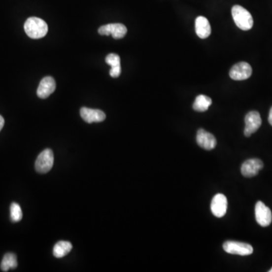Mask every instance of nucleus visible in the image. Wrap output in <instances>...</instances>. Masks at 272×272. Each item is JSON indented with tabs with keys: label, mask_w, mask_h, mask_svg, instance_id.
<instances>
[{
	"label": "nucleus",
	"mask_w": 272,
	"mask_h": 272,
	"mask_svg": "<svg viewBox=\"0 0 272 272\" xmlns=\"http://www.w3.org/2000/svg\"><path fill=\"white\" fill-rule=\"evenodd\" d=\"M47 24L41 18L31 17L27 20L25 24V31L27 35L31 39H40L47 34Z\"/></svg>",
	"instance_id": "obj_1"
},
{
	"label": "nucleus",
	"mask_w": 272,
	"mask_h": 272,
	"mask_svg": "<svg viewBox=\"0 0 272 272\" xmlns=\"http://www.w3.org/2000/svg\"><path fill=\"white\" fill-rule=\"evenodd\" d=\"M232 14L235 25L242 31H249L253 28V17L246 8L240 5H234Z\"/></svg>",
	"instance_id": "obj_2"
},
{
	"label": "nucleus",
	"mask_w": 272,
	"mask_h": 272,
	"mask_svg": "<svg viewBox=\"0 0 272 272\" xmlns=\"http://www.w3.org/2000/svg\"><path fill=\"white\" fill-rule=\"evenodd\" d=\"M54 164V154L52 150H44L38 156L35 163V169L39 173H46L52 170Z\"/></svg>",
	"instance_id": "obj_3"
},
{
	"label": "nucleus",
	"mask_w": 272,
	"mask_h": 272,
	"mask_svg": "<svg viewBox=\"0 0 272 272\" xmlns=\"http://www.w3.org/2000/svg\"><path fill=\"white\" fill-rule=\"evenodd\" d=\"M223 249L226 253L238 256H249L253 253V248L249 243L238 241H226L224 243Z\"/></svg>",
	"instance_id": "obj_4"
},
{
	"label": "nucleus",
	"mask_w": 272,
	"mask_h": 272,
	"mask_svg": "<svg viewBox=\"0 0 272 272\" xmlns=\"http://www.w3.org/2000/svg\"><path fill=\"white\" fill-rule=\"evenodd\" d=\"M262 125V119L259 112L250 111L245 117L244 135L246 137H249L256 133Z\"/></svg>",
	"instance_id": "obj_5"
},
{
	"label": "nucleus",
	"mask_w": 272,
	"mask_h": 272,
	"mask_svg": "<svg viewBox=\"0 0 272 272\" xmlns=\"http://www.w3.org/2000/svg\"><path fill=\"white\" fill-rule=\"evenodd\" d=\"M256 222L262 227L270 225L272 221V213L271 209L262 201H258L255 207Z\"/></svg>",
	"instance_id": "obj_6"
},
{
	"label": "nucleus",
	"mask_w": 272,
	"mask_h": 272,
	"mask_svg": "<svg viewBox=\"0 0 272 272\" xmlns=\"http://www.w3.org/2000/svg\"><path fill=\"white\" fill-rule=\"evenodd\" d=\"M252 68L246 62H242L232 67L229 72L230 77L234 80H245L252 75Z\"/></svg>",
	"instance_id": "obj_7"
},
{
	"label": "nucleus",
	"mask_w": 272,
	"mask_h": 272,
	"mask_svg": "<svg viewBox=\"0 0 272 272\" xmlns=\"http://www.w3.org/2000/svg\"><path fill=\"white\" fill-rule=\"evenodd\" d=\"M264 164L259 159H249L241 166V173L246 178H252L258 175L263 170Z\"/></svg>",
	"instance_id": "obj_8"
},
{
	"label": "nucleus",
	"mask_w": 272,
	"mask_h": 272,
	"mask_svg": "<svg viewBox=\"0 0 272 272\" xmlns=\"http://www.w3.org/2000/svg\"><path fill=\"white\" fill-rule=\"evenodd\" d=\"M127 28L122 24H110L99 28V34L101 35H111L114 39H122L126 36Z\"/></svg>",
	"instance_id": "obj_9"
},
{
	"label": "nucleus",
	"mask_w": 272,
	"mask_h": 272,
	"mask_svg": "<svg viewBox=\"0 0 272 272\" xmlns=\"http://www.w3.org/2000/svg\"><path fill=\"white\" fill-rule=\"evenodd\" d=\"M228 200L222 194H217L211 201V211L215 216L218 218L223 217L227 212Z\"/></svg>",
	"instance_id": "obj_10"
},
{
	"label": "nucleus",
	"mask_w": 272,
	"mask_h": 272,
	"mask_svg": "<svg viewBox=\"0 0 272 272\" xmlns=\"http://www.w3.org/2000/svg\"><path fill=\"white\" fill-rule=\"evenodd\" d=\"M197 142L200 147L207 151L213 149L217 144L215 136L203 129H200L197 133Z\"/></svg>",
	"instance_id": "obj_11"
},
{
	"label": "nucleus",
	"mask_w": 272,
	"mask_h": 272,
	"mask_svg": "<svg viewBox=\"0 0 272 272\" xmlns=\"http://www.w3.org/2000/svg\"><path fill=\"white\" fill-rule=\"evenodd\" d=\"M80 116L87 123H100L106 118L105 113L102 110L85 107L80 109Z\"/></svg>",
	"instance_id": "obj_12"
},
{
	"label": "nucleus",
	"mask_w": 272,
	"mask_h": 272,
	"mask_svg": "<svg viewBox=\"0 0 272 272\" xmlns=\"http://www.w3.org/2000/svg\"><path fill=\"white\" fill-rule=\"evenodd\" d=\"M56 83L52 76H45L39 83L37 96L40 99H46L55 92Z\"/></svg>",
	"instance_id": "obj_13"
},
{
	"label": "nucleus",
	"mask_w": 272,
	"mask_h": 272,
	"mask_svg": "<svg viewBox=\"0 0 272 272\" xmlns=\"http://www.w3.org/2000/svg\"><path fill=\"white\" fill-rule=\"evenodd\" d=\"M195 31L198 37L206 39L211 34V27L209 21L205 17L199 16L195 21Z\"/></svg>",
	"instance_id": "obj_14"
},
{
	"label": "nucleus",
	"mask_w": 272,
	"mask_h": 272,
	"mask_svg": "<svg viewBox=\"0 0 272 272\" xmlns=\"http://www.w3.org/2000/svg\"><path fill=\"white\" fill-rule=\"evenodd\" d=\"M106 63L111 67L110 75L111 77L117 78L121 73V66H120V58L117 54H109L105 59Z\"/></svg>",
	"instance_id": "obj_15"
},
{
	"label": "nucleus",
	"mask_w": 272,
	"mask_h": 272,
	"mask_svg": "<svg viewBox=\"0 0 272 272\" xmlns=\"http://www.w3.org/2000/svg\"><path fill=\"white\" fill-rule=\"evenodd\" d=\"M72 246L71 243L69 241H62L58 242L55 245L53 248V255L56 258H63L71 251Z\"/></svg>",
	"instance_id": "obj_16"
},
{
	"label": "nucleus",
	"mask_w": 272,
	"mask_h": 272,
	"mask_svg": "<svg viewBox=\"0 0 272 272\" xmlns=\"http://www.w3.org/2000/svg\"><path fill=\"white\" fill-rule=\"evenodd\" d=\"M212 104V99L204 95H200L195 99L193 109L198 112L206 111Z\"/></svg>",
	"instance_id": "obj_17"
},
{
	"label": "nucleus",
	"mask_w": 272,
	"mask_h": 272,
	"mask_svg": "<svg viewBox=\"0 0 272 272\" xmlns=\"http://www.w3.org/2000/svg\"><path fill=\"white\" fill-rule=\"evenodd\" d=\"M18 266V262H17V257L14 253H7L4 256L1 263V269L2 272H8L9 269H15Z\"/></svg>",
	"instance_id": "obj_18"
},
{
	"label": "nucleus",
	"mask_w": 272,
	"mask_h": 272,
	"mask_svg": "<svg viewBox=\"0 0 272 272\" xmlns=\"http://www.w3.org/2000/svg\"><path fill=\"white\" fill-rule=\"evenodd\" d=\"M10 216L12 222H18L22 219L23 213L21 206L17 203H12L10 206Z\"/></svg>",
	"instance_id": "obj_19"
},
{
	"label": "nucleus",
	"mask_w": 272,
	"mask_h": 272,
	"mask_svg": "<svg viewBox=\"0 0 272 272\" xmlns=\"http://www.w3.org/2000/svg\"><path fill=\"white\" fill-rule=\"evenodd\" d=\"M4 124H5V120L2 116L0 115V131L3 128Z\"/></svg>",
	"instance_id": "obj_20"
},
{
	"label": "nucleus",
	"mask_w": 272,
	"mask_h": 272,
	"mask_svg": "<svg viewBox=\"0 0 272 272\" xmlns=\"http://www.w3.org/2000/svg\"><path fill=\"white\" fill-rule=\"evenodd\" d=\"M269 122L272 126V108L270 109V112H269Z\"/></svg>",
	"instance_id": "obj_21"
},
{
	"label": "nucleus",
	"mask_w": 272,
	"mask_h": 272,
	"mask_svg": "<svg viewBox=\"0 0 272 272\" xmlns=\"http://www.w3.org/2000/svg\"><path fill=\"white\" fill-rule=\"evenodd\" d=\"M269 272H272V269H271V270L269 271Z\"/></svg>",
	"instance_id": "obj_22"
}]
</instances>
